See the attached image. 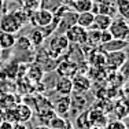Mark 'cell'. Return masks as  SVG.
<instances>
[{"mask_svg":"<svg viewBox=\"0 0 129 129\" xmlns=\"http://www.w3.org/2000/svg\"><path fill=\"white\" fill-rule=\"evenodd\" d=\"M85 47H91V48H98L100 45V30H96L93 27L87 29V43Z\"/></svg>","mask_w":129,"mask_h":129,"instance_id":"obj_18","label":"cell"},{"mask_svg":"<svg viewBox=\"0 0 129 129\" xmlns=\"http://www.w3.org/2000/svg\"><path fill=\"white\" fill-rule=\"evenodd\" d=\"M73 2H74V0H59V3L60 4H64V6H72L73 4Z\"/></svg>","mask_w":129,"mask_h":129,"instance_id":"obj_35","label":"cell"},{"mask_svg":"<svg viewBox=\"0 0 129 129\" xmlns=\"http://www.w3.org/2000/svg\"><path fill=\"white\" fill-rule=\"evenodd\" d=\"M33 129H51L48 125H43V124H40V125H37V126H35Z\"/></svg>","mask_w":129,"mask_h":129,"instance_id":"obj_37","label":"cell"},{"mask_svg":"<svg viewBox=\"0 0 129 129\" xmlns=\"http://www.w3.org/2000/svg\"><path fill=\"white\" fill-rule=\"evenodd\" d=\"M88 62H89L92 66L96 67H104V54L99 48H93L92 50V54H88Z\"/></svg>","mask_w":129,"mask_h":129,"instance_id":"obj_21","label":"cell"},{"mask_svg":"<svg viewBox=\"0 0 129 129\" xmlns=\"http://www.w3.org/2000/svg\"><path fill=\"white\" fill-rule=\"evenodd\" d=\"M15 40H17L15 35L0 32V48L2 50H11L15 44Z\"/></svg>","mask_w":129,"mask_h":129,"instance_id":"obj_23","label":"cell"},{"mask_svg":"<svg viewBox=\"0 0 129 129\" xmlns=\"http://www.w3.org/2000/svg\"><path fill=\"white\" fill-rule=\"evenodd\" d=\"M15 114H17V122H29L33 117V109H30V106H27L26 103H18L14 106Z\"/></svg>","mask_w":129,"mask_h":129,"instance_id":"obj_14","label":"cell"},{"mask_svg":"<svg viewBox=\"0 0 129 129\" xmlns=\"http://www.w3.org/2000/svg\"><path fill=\"white\" fill-rule=\"evenodd\" d=\"M76 22H77V13L70 8L59 18V22H58V26L55 29V33L56 35H64L67 29H70L73 25H76Z\"/></svg>","mask_w":129,"mask_h":129,"instance_id":"obj_6","label":"cell"},{"mask_svg":"<svg viewBox=\"0 0 129 129\" xmlns=\"http://www.w3.org/2000/svg\"><path fill=\"white\" fill-rule=\"evenodd\" d=\"M115 7L117 13L119 14V17H122L124 19L128 21V10H129V3L128 0H115Z\"/></svg>","mask_w":129,"mask_h":129,"instance_id":"obj_26","label":"cell"},{"mask_svg":"<svg viewBox=\"0 0 129 129\" xmlns=\"http://www.w3.org/2000/svg\"><path fill=\"white\" fill-rule=\"evenodd\" d=\"M55 70H56V73L59 74V77H69V78H72L74 74H77V73H78V64L67 59V60H63L62 63L56 64Z\"/></svg>","mask_w":129,"mask_h":129,"instance_id":"obj_11","label":"cell"},{"mask_svg":"<svg viewBox=\"0 0 129 129\" xmlns=\"http://www.w3.org/2000/svg\"><path fill=\"white\" fill-rule=\"evenodd\" d=\"M27 39H29L30 44H32V47H40V45H43V43H44V36H43V33L40 32V29H33L32 32L29 33V36H26Z\"/></svg>","mask_w":129,"mask_h":129,"instance_id":"obj_24","label":"cell"},{"mask_svg":"<svg viewBox=\"0 0 129 129\" xmlns=\"http://www.w3.org/2000/svg\"><path fill=\"white\" fill-rule=\"evenodd\" d=\"M113 110L115 111L118 119H122V118H125V117L128 115V107H126V104H125V103L115 104V109H113Z\"/></svg>","mask_w":129,"mask_h":129,"instance_id":"obj_30","label":"cell"},{"mask_svg":"<svg viewBox=\"0 0 129 129\" xmlns=\"http://www.w3.org/2000/svg\"><path fill=\"white\" fill-rule=\"evenodd\" d=\"M52 2V0H40V3H41V7H47L48 4Z\"/></svg>","mask_w":129,"mask_h":129,"instance_id":"obj_36","label":"cell"},{"mask_svg":"<svg viewBox=\"0 0 129 129\" xmlns=\"http://www.w3.org/2000/svg\"><path fill=\"white\" fill-rule=\"evenodd\" d=\"M128 47V40H118V39H111L110 41L104 43V44L99 45V50L103 54L107 52H115V51H122Z\"/></svg>","mask_w":129,"mask_h":129,"instance_id":"obj_12","label":"cell"},{"mask_svg":"<svg viewBox=\"0 0 129 129\" xmlns=\"http://www.w3.org/2000/svg\"><path fill=\"white\" fill-rule=\"evenodd\" d=\"M111 39H113V36H111V33L109 32V29L100 32V45L104 44V43H107V41H110Z\"/></svg>","mask_w":129,"mask_h":129,"instance_id":"obj_32","label":"cell"},{"mask_svg":"<svg viewBox=\"0 0 129 129\" xmlns=\"http://www.w3.org/2000/svg\"><path fill=\"white\" fill-rule=\"evenodd\" d=\"M2 121H3V118H2V114H0V124H2Z\"/></svg>","mask_w":129,"mask_h":129,"instance_id":"obj_39","label":"cell"},{"mask_svg":"<svg viewBox=\"0 0 129 129\" xmlns=\"http://www.w3.org/2000/svg\"><path fill=\"white\" fill-rule=\"evenodd\" d=\"M69 41H67L66 36L64 35H56L54 37V40H51V44H50V50H48V55L54 54V58L59 56L63 51H66L69 48Z\"/></svg>","mask_w":129,"mask_h":129,"instance_id":"obj_9","label":"cell"},{"mask_svg":"<svg viewBox=\"0 0 129 129\" xmlns=\"http://www.w3.org/2000/svg\"><path fill=\"white\" fill-rule=\"evenodd\" d=\"M93 18H95V14L92 11H87V13H80L77 14V22L76 25L84 27V29H89L93 23Z\"/></svg>","mask_w":129,"mask_h":129,"instance_id":"obj_19","label":"cell"},{"mask_svg":"<svg viewBox=\"0 0 129 129\" xmlns=\"http://www.w3.org/2000/svg\"><path fill=\"white\" fill-rule=\"evenodd\" d=\"M104 129H128V126L122 119H115V121L109 122Z\"/></svg>","mask_w":129,"mask_h":129,"instance_id":"obj_31","label":"cell"},{"mask_svg":"<svg viewBox=\"0 0 129 129\" xmlns=\"http://www.w3.org/2000/svg\"><path fill=\"white\" fill-rule=\"evenodd\" d=\"M4 4H6V0H0V11L4 8Z\"/></svg>","mask_w":129,"mask_h":129,"instance_id":"obj_38","label":"cell"},{"mask_svg":"<svg viewBox=\"0 0 129 129\" xmlns=\"http://www.w3.org/2000/svg\"><path fill=\"white\" fill-rule=\"evenodd\" d=\"M67 125H69V122H67L66 119H63L62 117H59V115L52 117V118L50 119V122H48V126H50L51 129H64Z\"/></svg>","mask_w":129,"mask_h":129,"instance_id":"obj_27","label":"cell"},{"mask_svg":"<svg viewBox=\"0 0 129 129\" xmlns=\"http://www.w3.org/2000/svg\"><path fill=\"white\" fill-rule=\"evenodd\" d=\"M88 113H89V119H91V124H92V128H100V129H104L106 125L109 124V117H107L106 113H103L99 107H91L88 109Z\"/></svg>","mask_w":129,"mask_h":129,"instance_id":"obj_8","label":"cell"},{"mask_svg":"<svg viewBox=\"0 0 129 129\" xmlns=\"http://www.w3.org/2000/svg\"><path fill=\"white\" fill-rule=\"evenodd\" d=\"M111 21L113 18L109 17V15H104V14H95V18H93V23H92L91 27L96 30H107L111 25Z\"/></svg>","mask_w":129,"mask_h":129,"instance_id":"obj_16","label":"cell"},{"mask_svg":"<svg viewBox=\"0 0 129 129\" xmlns=\"http://www.w3.org/2000/svg\"><path fill=\"white\" fill-rule=\"evenodd\" d=\"M14 47L18 48L19 51H30V48H32V44H30L29 39H27L26 36H22V37H19V39L15 40Z\"/></svg>","mask_w":129,"mask_h":129,"instance_id":"obj_28","label":"cell"},{"mask_svg":"<svg viewBox=\"0 0 129 129\" xmlns=\"http://www.w3.org/2000/svg\"><path fill=\"white\" fill-rule=\"evenodd\" d=\"M91 128H92V124L89 119V113H88V110H84L76 118V128L74 129H91Z\"/></svg>","mask_w":129,"mask_h":129,"instance_id":"obj_22","label":"cell"},{"mask_svg":"<svg viewBox=\"0 0 129 129\" xmlns=\"http://www.w3.org/2000/svg\"><path fill=\"white\" fill-rule=\"evenodd\" d=\"M72 85H73V93H85L91 89L92 81L85 74L77 73L72 77Z\"/></svg>","mask_w":129,"mask_h":129,"instance_id":"obj_7","label":"cell"},{"mask_svg":"<svg viewBox=\"0 0 129 129\" xmlns=\"http://www.w3.org/2000/svg\"><path fill=\"white\" fill-rule=\"evenodd\" d=\"M52 110L56 115H67L70 111V96H59L55 102H52Z\"/></svg>","mask_w":129,"mask_h":129,"instance_id":"obj_15","label":"cell"},{"mask_svg":"<svg viewBox=\"0 0 129 129\" xmlns=\"http://www.w3.org/2000/svg\"><path fill=\"white\" fill-rule=\"evenodd\" d=\"M64 36H66L69 44L77 45V47H82L87 43V29L78 25H73L70 29H67Z\"/></svg>","mask_w":129,"mask_h":129,"instance_id":"obj_4","label":"cell"},{"mask_svg":"<svg viewBox=\"0 0 129 129\" xmlns=\"http://www.w3.org/2000/svg\"><path fill=\"white\" fill-rule=\"evenodd\" d=\"M126 60H128V55L125 52V50L107 52V54H104V69L117 72L126 63Z\"/></svg>","mask_w":129,"mask_h":129,"instance_id":"obj_1","label":"cell"},{"mask_svg":"<svg viewBox=\"0 0 129 129\" xmlns=\"http://www.w3.org/2000/svg\"><path fill=\"white\" fill-rule=\"evenodd\" d=\"M13 129H27L26 124H23V122H15L13 125Z\"/></svg>","mask_w":129,"mask_h":129,"instance_id":"obj_34","label":"cell"},{"mask_svg":"<svg viewBox=\"0 0 129 129\" xmlns=\"http://www.w3.org/2000/svg\"><path fill=\"white\" fill-rule=\"evenodd\" d=\"M22 25L18 21V18L14 15V13H4L0 17V30L4 33H11V35H17L21 29Z\"/></svg>","mask_w":129,"mask_h":129,"instance_id":"obj_2","label":"cell"},{"mask_svg":"<svg viewBox=\"0 0 129 129\" xmlns=\"http://www.w3.org/2000/svg\"><path fill=\"white\" fill-rule=\"evenodd\" d=\"M85 93H72L70 95V110L73 113H81L84 110H88L89 106Z\"/></svg>","mask_w":129,"mask_h":129,"instance_id":"obj_10","label":"cell"},{"mask_svg":"<svg viewBox=\"0 0 129 129\" xmlns=\"http://www.w3.org/2000/svg\"><path fill=\"white\" fill-rule=\"evenodd\" d=\"M15 2H21V0H15Z\"/></svg>","mask_w":129,"mask_h":129,"instance_id":"obj_40","label":"cell"},{"mask_svg":"<svg viewBox=\"0 0 129 129\" xmlns=\"http://www.w3.org/2000/svg\"><path fill=\"white\" fill-rule=\"evenodd\" d=\"M52 19H54V15L50 10H47V8H43L40 7L37 10L32 11V14H30V22L33 26L36 27H44L47 25H50L52 22Z\"/></svg>","mask_w":129,"mask_h":129,"instance_id":"obj_5","label":"cell"},{"mask_svg":"<svg viewBox=\"0 0 129 129\" xmlns=\"http://www.w3.org/2000/svg\"><path fill=\"white\" fill-rule=\"evenodd\" d=\"M13 125L14 124H11V122L4 121V119H3L2 124H0V129H13Z\"/></svg>","mask_w":129,"mask_h":129,"instance_id":"obj_33","label":"cell"},{"mask_svg":"<svg viewBox=\"0 0 129 129\" xmlns=\"http://www.w3.org/2000/svg\"><path fill=\"white\" fill-rule=\"evenodd\" d=\"M55 92L59 96H70L73 93V85H72V78L69 77H59L55 82Z\"/></svg>","mask_w":129,"mask_h":129,"instance_id":"obj_13","label":"cell"},{"mask_svg":"<svg viewBox=\"0 0 129 129\" xmlns=\"http://www.w3.org/2000/svg\"><path fill=\"white\" fill-rule=\"evenodd\" d=\"M109 32L111 33L113 39L128 40V37H129V25H128V21L124 19L122 17L113 18L111 25H110V27H109Z\"/></svg>","mask_w":129,"mask_h":129,"instance_id":"obj_3","label":"cell"},{"mask_svg":"<svg viewBox=\"0 0 129 129\" xmlns=\"http://www.w3.org/2000/svg\"><path fill=\"white\" fill-rule=\"evenodd\" d=\"M43 74H44V70H43V67L40 66L39 63H33L30 64L29 67H27V72H26V77L29 81L32 82H40L43 80Z\"/></svg>","mask_w":129,"mask_h":129,"instance_id":"obj_17","label":"cell"},{"mask_svg":"<svg viewBox=\"0 0 129 129\" xmlns=\"http://www.w3.org/2000/svg\"><path fill=\"white\" fill-rule=\"evenodd\" d=\"M14 15L18 18V21L21 22V25L25 26L27 25V23L30 22V14H32V11L30 10H26V8L21 7V8H17V10L13 11Z\"/></svg>","mask_w":129,"mask_h":129,"instance_id":"obj_25","label":"cell"},{"mask_svg":"<svg viewBox=\"0 0 129 129\" xmlns=\"http://www.w3.org/2000/svg\"><path fill=\"white\" fill-rule=\"evenodd\" d=\"M92 7H93V2L92 0H74L73 4L70 6V8L73 11H76L77 14L92 11Z\"/></svg>","mask_w":129,"mask_h":129,"instance_id":"obj_20","label":"cell"},{"mask_svg":"<svg viewBox=\"0 0 129 129\" xmlns=\"http://www.w3.org/2000/svg\"><path fill=\"white\" fill-rule=\"evenodd\" d=\"M21 3H22L23 8L30 10V11H35V10H37V8L41 7L40 0H21Z\"/></svg>","mask_w":129,"mask_h":129,"instance_id":"obj_29","label":"cell"}]
</instances>
